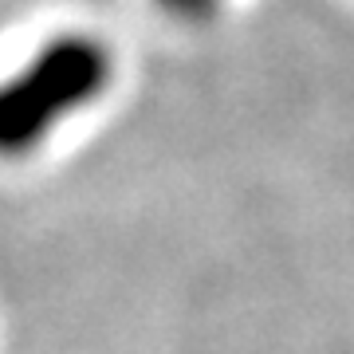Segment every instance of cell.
<instances>
[{
	"mask_svg": "<svg viewBox=\"0 0 354 354\" xmlns=\"http://www.w3.org/2000/svg\"><path fill=\"white\" fill-rule=\"evenodd\" d=\"M111 83V55L99 39L59 36L39 48L24 71L8 83L0 102L4 153H24L48 138V130L99 99Z\"/></svg>",
	"mask_w": 354,
	"mask_h": 354,
	"instance_id": "cell-1",
	"label": "cell"
},
{
	"mask_svg": "<svg viewBox=\"0 0 354 354\" xmlns=\"http://www.w3.org/2000/svg\"><path fill=\"white\" fill-rule=\"evenodd\" d=\"M158 8H165V12L177 16V20L197 24V20H209V16L221 8V0H158Z\"/></svg>",
	"mask_w": 354,
	"mask_h": 354,
	"instance_id": "cell-2",
	"label": "cell"
}]
</instances>
